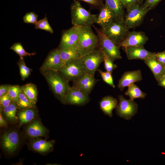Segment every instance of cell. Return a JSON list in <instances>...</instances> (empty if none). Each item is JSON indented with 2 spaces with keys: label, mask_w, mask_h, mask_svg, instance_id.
<instances>
[{
  "label": "cell",
  "mask_w": 165,
  "mask_h": 165,
  "mask_svg": "<svg viewBox=\"0 0 165 165\" xmlns=\"http://www.w3.org/2000/svg\"><path fill=\"white\" fill-rule=\"evenodd\" d=\"M123 48L129 60L138 59L144 61L154 56L156 53L146 50L144 46H132Z\"/></svg>",
  "instance_id": "cell-15"
},
{
  "label": "cell",
  "mask_w": 165,
  "mask_h": 165,
  "mask_svg": "<svg viewBox=\"0 0 165 165\" xmlns=\"http://www.w3.org/2000/svg\"><path fill=\"white\" fill-rule=\"evenodd\" d=\"M117 104V99L110 96L104 97L99 102L100 108L105 115L110 117L112 116V111Z\"/></svg>",
  "instance_id": "cell-21"
},
{
  "label": "cell",
  "mask_w": 165,
  "mask_h": 165,
  "mask_svg": "<svg viewBox=\"0 0 165 165\" xmlns=\"http://www.w3.org/2000/svg\"><path fill=\"white\" fill-rule=\"evenodd\" d=\"M62 59L58 48L50 51L40 67V71L51 70L58 72L65 64Z\"/></svg>",
  "instance_id": "cell-10"
},
{
  "label": "cell",
  "mask_w": 165,
  "mask_h": 165,
  "mask_svg": "<svg viewBox=\"0 0 165 165\" xmlns=\"http://www.w3.org/2000/svg\"><path fill=\"white\" fill-rule=\"evenodd\" d=\"M13 101L11 98L7 93L1 97H0V106L4 108L10 104Z\"/></svg>",
  "instance_id": "cell-38"
},
{
  "label": "cell",
  "mask_w": 165,
  "mask_h": 165,
  "mask_svg": "<svg viewBox=\"0 0 165 165\" xmlns=\"http://www.w3.org/2000/svg\"><path fill=\"white\" fill-rule=\"evenodd\" d=\"M58 48L62 59L65 63L68 61L80 58L81 57L80 53L79 47Z\"/></svg>",
  "instance_id": "cell-22"
},
{
  "label": "cell",
  "mask_w": 165,
  "mask_h": 165,
  "mask_svg": "<svg viewBox=\"0 0 165 165\" xmlns=\"http://www.w3.org/2000/svg\"><path fill=\"white\" fill-rule=\"evenodd\" d=\"M103 80L106 83L113 88L115 87L114 83L112 74L108 72H104L99 69L97 70Z\"/></svg>",
  "instance_id": "cell-34"
},
{
  "label": "cell",
  "mask_w": 165,
  "mask_h": 165,
  "mask_svg": "<svg viewBox=\"0 0 165 165\" xmlns=\"http://www.w3.org/2000/svg\"><path fill=\"white\" fill-rule=\"evenodd\" d=\"M119 103L116 107L117 114L126 120L130 119L137 112L138 105L134 100H127L122 95L118 96Z\"/></svg>",
  "instance_id": "cell-9"
},
{
  "label": "cell",
  "mask_w": 165,
  "mask_h": 165,
  "mask_svg": "<svg viewBox=\"0 0 165 165\" xmlns=\"http://www.w3.org/2000/svg\"><path fill=\"white\" fill-rule=\"evenodd\" d=\"M125 94L128 96L130 99L132 100L136 98L144 99L147 95L146 94L142 91L137 85L134 84L128 87V89Z\"/></svg>",
  "instance_id": "cell-25"
},
{
  "label": "cell",
  "mask_w": 165,
  "mask_h": 165,
  "mask_svg": "<svg viewBox=\"0 0 165 165\" xmlns=\"http://www.w3.org/2000/svg\"><path fill=\"white\" fill-rule=\"evenodd\" d=\"M99 10L96 23L101 27L108 25L114 20L113 13L106 4H104Z\"/></svg>",
  "instance_id": "cell-18"
},
{
  "label": "cell",
  "mask_w": 165,
  "mask_h": 165,
  "mask_svg": "<svg viewBox=\"0 0 165 165\" xmlns=\"http://www.w3.org/2000/svg\"><path fill=\"white\" fill-rule=\"evenodd\" d=\"M104 61L105 69L107 72L111 74L112 73L113 70L117 68V65L113 63V61L105 55Z\"/></svg>",
  "instance_id": "cell-36"
},
{
  "label": "cell",
  "mask_w": 165,
  "mask_h": 165,
  "mask_svg": "<svg viewBox=\"0 0 165 165\" xmlns=\"http://www.w3.org/2000/svg\"><path fill=\"white\" fill-rule=\"evenodd\" d=\"M72 47H79L78 26H73L62 33L58 47L63 48Z\"/></svg>",
  "instance_id": "cell-13"
},
{
  "label": "cell",
  "mask_w": 165,
  "mask_h": 165,
  "mask_svg": "<svg viewBox=\"0 0 165 165\" xmlns=\"http://www.w3.org/2000/svg\"><path fill=\"white\" fill-rule=\"evenodd\" d=\"M26 132L30 137H37L44 136L45 134L46 130L39 122L35 121L28 127Z\"/></svg>",
  "instance_id": "cell-23"
},
{
  "label": "cell",
  "mask_w": 165,
  "mask_h": 165,
  "mask_svg": "<svg viewBox=\"0 0 165 165\" xmlns=\"http://www.w3.org/2000/svg\"><path fill=\"white\" fill-rule=\"evenodd\" d=\"M58 72L69 82L77 80L85 73L80 58L66 62Z\"/></svg>",
  "instance_id": "cell-8"
},
{
  "label": "cell",
  "mask_w": 165,
  "mask_h": 165,
  "mask_svg": "<svg viewBox=\"0 0 165 165\" xmlns=\"http://www.w3.org/2000/svg\"><path fill=\"white\" fill-rule=\"evenodd\" d=\"M53 92L63 102L68 89L71 87L69 81L58 72L51 70L40 71Z\"/></svg>",
  "instance_id": "cell-1"
},
{
  "label": "cell",
  "mask_w": 165,
  "mask_h": 165,
  "mask_svg": "<svg viewBox=\"0 0 165 165\" xmlns=\"http://www.w3.org/2000/svg\"><path fill=\"white\" fill-rule=\"evenodd\" d=\"M90 101L89 95L80 90L71 87L68 90L63 103L75 105H82Z\"/></svg>",
  "instance_id": "cell-11"
},
{
  "label": "cell",
  "mask_w": 165,
  "mask_h": 165,
  "mask_svg": "<svg viewBox=\"0 0 165 165\" xmlns=\"http://www.w3.org/2000/svg\"><path fill=\"white\" fill-rule=\"evenodd\" d=\"M98 36L99 48L113 61L122 58L119 48L112 40L107 37L99 29L94 25Z\"/></svg>",
  "instance_id": "cell-4"
},
{
  "label": "cell",
  "mask_w": 165,
  "mask_h": 165,
  "mask_svg": "<svg viewBox=\"0 0 165 165\" xmlns=\"http://www.w3.org/2000/svg\"><path fill=\"white\" fill-rule=\"evenodd\" d=\"M156 56L157 60L161 64H165V51L156 53Z\"/></svg>",
  "instance_id": "cell-41"
},
{
  "label": "cell",
  "mask_w": 165,
  "mask_h": 165,
  "mask_svg": "<svg viewBox=\"0 0 165 165\" xmlns=\"http://www.w3.org/2000/svg\"><path fill=\"white\" fill-rule=\"evenodd\" d=\"M36 29H40L46 31L51 34L53 33V30L50 25L46 16L41 20L37 21L34 24Z\"/></svg>",
  "instance_id": "cell-32"
},
{
  "label": "cell",
  "mask_w": 165,
  "mask_h": 165,
  "mask_svg": "<svg viewBox=\"0 0 165 165\" xmlns=\"http://www.w3.org/2000/svg\"><path fill=\"white\" fill-rule=\"evenodd\" d=\"M142 79L140 70H138L125 72L119 79L117 86L121 91L127 86L128 87L136 82H139Z\"/></svg>",
  "instance_id": "cell-16"
},
{
  "label": "cell",
  "mask_w": 165,
  "mask_h": 165,
  "mask_svg": "<svg viewBox=\"0 0 165 165\" xmlns=\"http://www.w3.org/2000/svg\"><path fill=\"white\" fill-rule=\"evenodd\" d=\"M157 81L159 85L165 88V76H161Z\"/></svg>",
  "instance_id": "cell-43"
},
{
  "label": "cell",
  "mask_w": 165,
  "mask_h": 165,
  "mask_svg": "<svg viewBox=\"0 0 165 165\" xmlns=\"http://www.w3.org/2000/svg\"><path fill=\"white\" fill-rule=\"evenodd\" d=\"M16 104L17 107L21 110L33 108L35 105L28 100L23 92L22 89Z\"/></svg>",
  "instance_id": "cell-28"
},
{
  "label": "cell",
  "mask_w": 165,
  "mask_h": 165,
  "mask_svg": "<svg viewBox=\"0 0 165 165\" xmlns=\"http://www.w3.org/2000/svg\"><path fill=\"white\" fill-rule=\"evenodd\" d=\"M70 11L73 26H91L96 23L97 14H94L84 8L77 0H73Z\"/></svg>",
  "instance_id": "cell-3"
},
{
  "label": "cell",
  "mask_w": 165,
  "mask_h": 165,
  "mask_svg": "<svg viewBox=\"0 0 165 165\" xmlns=\"http://www.w3.org/2000/svg\"><path fill=\"white\" fill-rule=\"evenodd\" d=\"M78 29L81 56L97 50L99 48L98 36L91 26H78Z\"/></svg>",
  "instance_id": "cell-2"
},
{
  "label": "cell",
  "mask_w": 165,
  "mask_h": 165,
  "mask_svg": "<svg viewBox=\"0 0 165 165\" xmlns=\"http://www.w3.org/2000/svg\"><path fill=\"white\" fill-rule=\"evenodd\" d=\"M104 57V54L99 48L82 56L80 59L85 73L94 76Z\"/></svg>",
  "instance_id": "cell-6"
},
{
  "label": "cell",
  "mask_w": 165,
  "mask_h": 165,
  "mask_svg": "<svg viewBox=\"0 0 165 165\" xmlns=\"http://www.w3.org/2000/svg\"><path fill=\"white\" fill-rule=\"evenodd\" d=\"M162 0H145L143 4L149 10L155 8Z\"/></svg>",
  "instance_id": "cell-40"
},
{
  "label": "cell",
  "mask_w": 165,
  "mask_h": 165,
  "mask_svg": "<svg viewBox=\"0 0 165 165\" xmlns=\"http://www.w3.org/2000/svg\"><path fill=\"white\" fill-rule=\"evenodd\" d=\"M145 63L150 69L157 81L164 73V66L157 59L156 54L154 56L145 59Z\"/></svg>",
  "instance_id": "cell-19"
},
{
  "label": "cell",
  "mask_w": 165,
  "mask_h": 165,
  "mask_svg": "<svg viewBox=\"0 0 165 165\" xmlns=\"http://www.w3.org/2000/svg\"><path fill=\"white\" fill-rule=\"evenodd\" d=\"M17 64L19 68L21 80L24 81L31 75L32 70L26 66L24 59H20L17 62Z\"/></svg>",
  "instance_id": "cell-31"
},
{
  "label": "cell",
  "mask_w": 165,
  "mask_h": 165,
  "mask_svg": "<svg viewBox=\"0 0 165 165\" xmlns=\"http://www.w3.org/2000/svg\"><path fill=\"white\" fill-rule=\"evenodd\" d=\"M84 1L92 6L100 9L104 4V0H80Z\"/></svg>",
  "instance_id": "cell-39"
},
{
  "label": "cell",
  "mask_w": 165,
  "mask_h": 165,
  "mask_svg": "<svg viewBox=\"0 0 165 165\" xmlns=\"http://www.w3.org/2000/svg\"><path fill=\"white\" fill-rule=\"evenodd\" d=\"M21 90V86L17 85H10L7 93L13 101L16 103Z\"/></svg>",
  "instance_id": "cell-33"
},
{
  "label": "cell",
  "mask_w": 165,
  "mask_h": 165,
  "mask_svg": "<svg viewBox=\"0 0 165 165\" xmlns=\"http://www.w3.org/2000/svg\"><path fill=\"white\" fill-rule=\"evenodd\" d=\"M113 13L114 20L124 22V7L120 0H104Z\"/></svg>",
  "instance_id": "cell-20"
},
{
  "label": "cell",
  "mask_w": 165,
  "mask_h": 165,
  "mask_svg": "<svg viewBox=\"0 0 165 165\" xmlns=\"http://www.w3.org/2000/svg\"><path fill=\"white\" fill-rule=\"evenodd\" d=\"M17 108L16 103L13 101L9 105L3 108V111L6 116L10 120H15Z\"/></svg>",
  "instance_id": "cell-30"
},
{
  "label": "cell",
  "mask_w": 165,
  "mask_h": 165,
  "mask_svg": "<svg viewBox=\"0 0 165 165\" xmlns=\"http://www.w3.org/2000/svg\"><path fill=\"white\" fill-rule=\"evenodd\" d=\"M23 92L32 103L35 104L37 100L38 91L35 84L29 83L21 86Z\"/></svg>",
  "instance_id": "cell-24"
},
{
  "label": "cell",
  "mask_w": 165,
  "mask_h": 165,
  "mask_svg": "<svg viewBox=\"0 0 165 165\" xmlns=\"http://www.w3.org/2000/svg\"><path fill=\"white\" fill-rule=\"evenodd\" d=\"M102 32L117 45L125 38L130 32L124 22L114 20L108 25L100 28Z\"/></svg>",
  "instance_id": "cell-5"
},
{
  "label": "cell",
  "mask_w": 165,
  "mask_h": 165,
  "mask_svg": "<svg viewBox=\"0 0 165 165\" xmlns=\"http://www.w3.org/2000/svg\"><path fill=\"white\" fill-rule=\"evenodd\" d=\"M148 40V38L143 31H130L124 40L117 46L119 48L142 46H144Z\"/></svg>",
  "instance_id": "cell-12"
},
{
  "label": "cell",
  "mask_w": 165,
  "mask_h": 165,
  "mask_svg": "<svg viewBox=\"0 0 165 165\" xmlns=\"http://www.w3.org/2000/svg\"><path fill=\"white\" fill-rule=\"evenodd\" d=\"M98 80L94 76L85 73L80 78L73 82L72 87L89 95Z\"/></svg>",
  "instance_id": "cell-14"
},
{
  "label": "cell",
  "mask_w": 165,
  "mask_h": 165,
  "mask_svg": "<svg viewBox=\"0 0 165 165\" xmlns=\"http://www.w3.org/2000/svg\"><path fill=\"white\" fill-rule=\"evenodd\" d=\"M149 11L143 4L134 6L127 10L124 23L129 29L134 28L142 24Z\"/></svg>",
  "instance_id": "cell-7"
},
{
  "label": "cell",
  "mask_w": 165,
  "mask_h": 165,
  "mask_svg": "<svg viewBox=\"0 0 165 165\" xmlns=\"http://www.w3.org/2000/svg\"><path fill=\"white\" fill-rule=\"evenodd\" d=\"M0 125L1 127H5L6 125V123L3 118L1 113L0 114Z\"/></svg>",
  "instance_id": "cell-44"
},
{
  "label": "cell",
  "mask_w": 165,
  "mask_h": 165,
  "mask_svg": "<svg viewBox=\"0 0 165 165\" xmlns=\"http://www.w3.org/2000/svg\"><path fill=\"white\" fill-rule=\"evenodd\" d=\"M10 85H1L0 86V97L7 93L9 88Z\"/></svg>",
  "instance_id": "cell-42"
},
{
  "label": "cell",
  "mask_w": 165,
  "mask_h": 165,
  "mask_svg": "<svg viewBox=\"0 0 165 165\" xmlns=\"http://www.w3.org/2000/svg\"><path fill=\"white\" fill-rule=\"evenodd\" d=\"M38 16L33 12L27 13L23 17V21L26 23L35 24L37 21Z\"/></svg>",
  "instance_id": "cell-35"
},
{
  "label": "cell",
  "mask_w": 165,
  "mask_h": 165,
  "mask_svg": "<svg viewBox=\"0 0 165 165\" xmlns=\"http://www.w3.org/2000/svg\"><path fill=\"white\" fill-rule=\"evenodd\" d=\"M53 147V143L50 141L39 140L35 141L32 145L34 150L40 152L49 151Z\"/></svg>",
  "instance_id": "cell-26"
},
{
  "label": "cell",
  "mask_w": 165,
  "mask_h": 165,
  "mask_svg": "<svg viewBox=\"0 0 165 165\" xmlns=\"http://www.w3.org/2000/svg\"><path fill=\"white\" fill-rule=\"evenodd\" d=\"M16 53L18 55L20 59H24V57L27 56H33L36 54V53H29L27 52L24 49L21 43L19 42L14 43L10 48Z\"/></svg>",
  "instance_id": "cell-29"
},
{
  "label": "cell",
  "mask_w": 165,
  "mask_h": 165,
  "mask_svg": "<svg viewBox=\"0 0 165 165\" xmlns=\"http://www.w3.org/2000/svg\"><path fill=\"white\" fill-rule=\"evenodd\" d=\"M142 2L143 3L144 0H141Z\"/></svg>",
  "instance_id": "cell-46"
},
{
  "label": "cell",
  "mask_w": 165,
  "mask_h": 165,
  "mask_svg": "<svg viewBox=\"0 0 165 165\" xmlns=\"http://www.w3.org/2000/svg\"></svg>",
  "instance_id": "cell-47"
},
{
  "label": "cell",
  "mask_w": 165,
  "mask_h": 165,
  "mask_svg": "<svg viewBox=\"0 0 165 165\" xmlns=\"http://www.w3.org/2000/svg\"><path fill=\"white\" fill-rule=\"evenodd\" d=\"M2 139V145L5 150L11 153L16 150L19 142V135L16 132L13 131L5 134Z\"/></svg>",
  "instance_id": "cell-17"
},
{
  "label": "cell",
  "mask_w": 165,
  "mask_h": 165,
  "mask_svg": "<svg viewBox=\"0 0 165 165\" xmlns=\"http://www.w3.org/2000/svg\"><path fill=\"white\" fill-rule=\"evenodd\" d=\"M124 7L128 9L130 8L137 5H141L143 3L141 0H120Z\"/></svg>",
  "instance_id": "cell-37"
},
{
  "label": "cell",
  "mask_w": 165,
  "mask_h": 165,
  "mask_svg": "<svg viewBox=\"0 0 165 165\" xmlns=\"http://www.w3.org/2000/svg\"><path fill=\"white\" fill-rule=\"evenodd\" d=\"M32 108L22 110L19 112L18 115L21 124L27 123L33 119L35 112Z\"/></svg>",
  "instance_id": "cell-27"
},
{
  "label": "cell",
  "mask_w": 165,
  "mask_h": 165,
  "mask_svg": "<svg viewBox=\"0 0 165 165\" xmlns=\"http://www.w3.org/2000/svg\"><path fill=\"white\" fill-rule=\"evenodd\" d=\"M164 74L162 76H165V64H164Z\"/></svg>",
  "instance_id": "cell-45"
}]
</instances>
